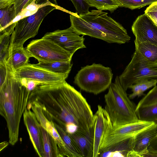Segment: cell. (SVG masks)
I'll use <instances>...</instances> for the list:
<instances>
[{
  "label": "cell",
  "instance_id": "cell-20",
  "mask_svg": "<svg viewBox=\"0 0 157 157\" xmlns=\"http://www.w3.org/2000/svg\"><path fill=\"white\" fill-rule=\"evenodd\" d=\"M30 56L23 46L10 44L9 57L7 63L15 71L28 63Z\"/></svg>",
  "mask_w": 157,
  "mask_h": 157
},
{
  "label": "cell",
  "instance_id": "cell-22",
  "mask_svg": "<svg viewBox=\"0 0 157 157\" xmlns=\"http://www.w3.org/2000/svg\"><path fill=\"white\" fill-rule=\"evenodd\" d=\"M61 138L64 142L68 157H83L82 152L77 144L71 135L67 132L58 124L54 122Z\"/></svg>",
  "mask_w": 157,
  "mask_h": 157
},
{
  "label": "cell",
  "instance_id": "cell-30",
  "mask_svg": "<svg viewBox=\"0 0 157 157\" xmlns=\"http://www.w3.org/2000/svg\"><path fill=\"white\" fill-rule=\"evenodd\" d=\"M71 1L77 14H84L88 12L90 7L85 0H70Z\"/></svg>",
  "mask_w": 157,
  "mask_h": 157
},
{
  "label": "cell",
  "instance_id": "cell-14",
  "mask_svg": "<svg viewBox=\"0 0 157 157\" xmlns=\"http://www.w3.org/2000/svg\"><path fill=\"white\" fill-rule=\"evenodd\" d=\"M27 107L32 109L40 125L56 140L63 157L67 156L65 144L56 128L53 121L46 115L40 104L35 101H28Z\"/></svg>",
  "mask_w": 157,
  "mask_h": 157
},
{
  "label": "cell",
  "instance_id": "cell-7",
  "mask_svg": "<svg viewBox=\"0 0 157 157\" xmlns=\"http://www.w3.org/2000/svg\"><path fill=\"white\" fill-rule=\"evenodd\" d=\"M38 62L71 61L73 55L50 40L42 37L31 41L25 48Z\"/></svg>",
  "mask_w": 157,
  "mask_h": 157
},
{
  "label": "cell",
  "instance_id": "cell-28",
  "mask_svg": "<svg viewBox=\"0 0 157 157\" xmlns=\"http://www.w3.org/2000/svg\"><path fill=\"white\" fill-rule=\"evenodd\" d=\"M11 35L3 34L0 36V63L6 64L8 60Z\"/></svg>",
  "mask_w": 157,
  "mask_h": 157
},
{
  "label": "cell",
  "instance_id": "cell-38",
  "mask_svg": "<svg viewBox=\"0 0 157 157\" xmlns=\"http://www.w3.org/2000/svg\"><path fill=\"white\" fill-rule=\"evenodd\" d=\"M156 124H157V121H156Z\"/></svg>",
  "mask_w": 157,
  "mask_h": 157
},
{
  "label": "cell",
  "instance_id": "cell-21",
  "mask_svg": "<svg viewBox=\"0 0 157 157\" xmlns=\"http://www.w3.org/2000/svg\"><path fill=\"white\" fill-rule=\"evenodd\" d=\"M131 151L129 138L101 149L99 157H127Z\"/></svg>",
  "mask_w": 157,
  "mask_h": 157
},
{
  "label": "cell",
  "instance_id": "cell-33",
  "mask_svg": "<svg viewBox=\"0 0 157 157\" xmlns=\"http://www.w3.org/2000/svg\"><path fill=\"white\" fill-rule=\"evenodd\" d=\"M20 79L22 84L30 92L34 90L38 86L41 85L39 82L37 81L26 78Z\"/></svg>",
  "mask_w": 157,
  "mask_h": 157
},
{
  "label": "cell",
  "instance_id": "cell-8",
  "mask_svg": "<svg viewBox=\"0 0 157 157\" xmlns=\"http://www.w3.org/2000/svg\"><path fill=\"white\" fill-rule=\"evenodd\" d=\"M119 78L121 85L126 91L140 80L157 81V64L149 65L132 57Z\"/></svg>",
  "mask_w": 157,
  "mask_h": 157
},
{
  "label": "cell",
  "instance_id": "cell-24",
  "mask_svg": "<svg viewBox=\"0 0 157 157\" xmlns=\"http://www.w3.org/2000/svg\"><path fill=\"white\" fill-rule=\"evenodd\" d=\"M71 61L39 62L34 64L56 74L68 75L72 66Z\"/></svg>",
  "mask_w": 157,
  "mask_h": 157
},
{
  "label": "cell",
  "instance_id": "cell-19",
  "mask_svg": "<svg viewBox=\"0 0 157 157\" xmlns=\"http://www.w3.org/2000/svg\"><path fill=\"white\" fill-rule=\"evenodd\" d=\"M13 4L0 9V34L11 35L13 32L17 22L11 24L16 17Z\"/></svg>",
  "mask_w": 157,
  "mask_h": 157
},
{
  "label": "cell",
  "instance_id": "cell-9",
  "mask_svg": "<svg viewBox=\"0 0 157 157\" xmlns=\"http://www.w3.org/2000/svg\"><path fill=\"white\" fill-rule=\"evenodd\" d=\"M156 124L153 121L139 120L136 122L109 128L102 140L101 150L131 138Z\"/></svg>",
  "mask_w": 157,
  "mask_h": 157
},
{
  "label": "cell",
  "instance_id": "cell-12",
  "mask_svg": "<svg viewBox=\"0 0 157 157\" xmlns=\"http://www.w3.org/2000/svg\"><path fill=\"white\" fill-rule=\"evenodd\" d=\"M135 42H145L157 46V28L145 13L136 18L132 26Z\"/></svg>",
  "mask_w": 157,
  "mask_h": 157
},
{
  "label": "cell",
  "instance_id": "cell-1",
  "mask_svg": "<svg viewBox=\"0 0 157 157\" xmlns=\"http://www.w3.org/2000/svg\"><path fill=\"white\" fill-rule=\"evenodd\" d=\"M54 122L70 134L93 135L94 115L81 93L66 81L37 86L31 93Z\"/></svg>",
  "mask_w": 157,
  "mask_h": 157
},
{
  "label": "cell",
  "instance_id": "cell-29",
  "mask_svg": "<svg viewBox=\"0 0 157 157\" xmlns=\"http://www.w3.org/2000/svg\"><path fill=\"white\" fill-rule=\"evenodd\" d=\"M119 7L134 10L149 5L157 0H116Z\"/></svg>",
  "mask_w": 157,
  "mask_h": 157
},
{
  "label": "cell",
  "instance_id": "cell-6",
  "mask_svg": "<svg viewBox=\"0 0 157 157\" xmlns=\"http://www.w3.org/2000/svg\"><path fill=\"white\" fill-rule=\"evenodd\" d=\"M55 9L64 11L58 5H48L40 8L35 14L17 21L11 35V44L23 46L26 40L37 34L44 19Z\"/></svg>",
  "mask_w": 157,
  "mask_h": 157
},
{
  "label": "cell",
  "instance_id": "cell-13",
  "mask_svg": "<svg viewBox=\"0 0 157 157\" xmlns=\"http://www.w3.org/2000/svg\"><path fill=\"white\" fill-rule=\"evenodd\" d=\"M112 126L109 115L104 108L98 105L94 115L93 157H99L103 137L108 129Z\"/></svg>",
  "mask_w": 157,
  "mask_h": 157
},
{
  "label": "cell",
  "instance_id": "cell-23",
  "mask_svg": "<svg viewBox=\"0 0 157 157\" xmlns=\"http://www.w3.org/2000/svg\"><path fill=\"white\" fill-rule=\"evenodd\" d=\"M41 129L44 151L43 157H63L56 140L41 126Z\"/></svg>",
  "mask_w": 157,
  "mask_h": 157
},
{
  "label": "cell",
  "instance_id": "cell-31",
  "mask_svg": "<svg viewBox=\"0 0 157 157\" xmlns=\"http://www.w3.org/2000/svg\"><path fill=\"white\" fill-rule=\"evenodd\" d=\"M144 12L157 28V1L149 5Z\"/></svg>",
  "mask_w": 157,
  "mask_h": 157
},
{
  "label": "cell",
  "instance_id": "cell-37",
  "mask_svg": "<svg viewBox=\"0 0 157 157\" xmlns=\"http://www.w3.org/2000/svg\"><path fill=\"white\" fill-rule=\"evenodd\" d=\"M9 142L7 141H4L1 143L0 144V151H1L2 150L6 147L9 144Z\"/></svg>",
  "mask_w": 157,
  "mask_h": 157
},
{
  "label": "cell",
  "instance_id": "cell-25",
  "mask_svg": "<svg viewBox=\"0 0 157 157\" xmlns=\"http://www.w3.org/2000/svg\"><path fill=\"white\" fill-rule=\"evenodd\" d=\"M70 134L79 147L83 157H93V135L86 136L77 133Z\"/></svg>",
  "mask_w": 157,
  "mask_h": 157
},
{
  "label": "cell",
  "instance_id": "cell-16",
  "mask_svg": "<svg viewBox=\"0 0 157 157\" xmlns=\"http://www.w3.org/2000/svg\"><path fill=\"white\" fill-rule=\"evenodd\" d=\"M24 124L34 148L40 157L44 156V148L41 125L36 117L29 108L26 107L23 114Z\"/></svg>",
  "mask_w": 157,
  "mask_h": 157
},
{
  "label": "cell",
  "instance_id": "cell-10",
  "mask_svg": "<svg viewBox=\"0 0 157 157\" xmlns=\"http://www.w3.org/2000/svg\"><path fill=\"white\" fill-rule=\"evenodd\" d=\"M83 36H80L70 27L65 29L47 33L42 37L52 41L73 55L78 50L86 48Z\"/></svg>",
  "mask_w": 157,
  "mask_h": 157
},
{
  "label": "cell",
  "instance_id": "cell-4",
  "mask_svg": "<svg viewBox=\"0 0 157 157\" xmlns=\"http://www.w3.org/2000/svg\"><path fill=\"white\" fill-rule=\"evenodd\" d=\"M104 96L105 109L113 126H118L139 120L136 112V106L128 97L117 76Z\"/></svg>",
  "mask_w": 157,
  "mask_h": 157
},
{
  "label": "cell",
  "instance_id": "cell-5",
  "mask_svg": "<svg viewBox=\"0 0 157 157\" xmlns=\"http://www.w3.org/2000/svg\"><path fill=\"white\" fill-rule=\"evenodd\" d=\"M113 75L110 68L94 63L81 67L75 77L74 82L81 90L98 94L109 88Z\"/></svg>",
  "mask_w": 157,
  "mask_h": 157
},
{
  "label": "cell",
  "instance_id": "cell-11",
  "mask_svg": "<svg viewBox=\"0 0 157 157\" xmlns=\"http://www.w3.org/2000/svg\"><path fill=\"white\" fill-rule=\"evenodd\" d=\"M20 79L26 78L39 82L42 84L60 83L65 81L68 75L56 74L45 69L28 63L15 71Z\"/></svg>",
  "mask_w": 157,
  "mask_h": 157
},
{
  "label": "cell",
  "instance_id": "cell-27",
  "mask_svg": "<svg viewBox=\"0 0 157 157\" xmlns=\"http://www.w3.org/2000/svg\"><path fill=\"white\" fill-rule=\"evenodd\" d=\"M90 6L99 10H108L113 13L119 6L116 0H85Z\"/></svg>",
  "mask_w": 157,
  "mask_h": 157
},
{
  "label": "cell",
  "instance_id": "cell-36",
  "mask_svg": "<svg viewBox=\"0 0 157 157\" xmlns=\"http://www.w3.org/2000/svg\"><path fill=\"white\" fill-rule=\"evenodd\" d=\"M14 0H0V9L13 4Z\"/></svg>",
  "mask_w": 157,
  "mask_h": 157
},
{
  "label": "cell",
  "instance_id": "cell-35",
  "mask_svg": "<svg viewBox=\"0 0 157 157\" xmlns=\"http://www.w3.org/2000/svg\"><path fill=\"white\" fill-rule=\"evenodd\" d=\"M7 72L6 64L0 63V86L4 83L6 77Z\"/></svg>",
  "mask_w": 157,
  "mask_h": 157
},
{
  "label": "cell",
  "instance_id": "cell-17",
  "mask_svg": "<svg viewBox=\"0 0 157 157\" xmlns=\"http://www.w3.org/2000/svg\"><path fill=\"white\" fill-rule=\"evenodd\" d=\"M136 112L139 120L153 121L157 120V86L151 90L139 102Z\"/></svg>",
  "mask_w": 157,
  "mask_h": 157
},
{
  "label": "cell",
  "instance_id": "cell-3",
  "mask_svg": "<svg viewBox=\"0 0 157 157\" xmlns=\"http://www.w3.org/2000/svg\"><path fill=\"white\" fill-rule=\"evenodd\" d=\"M70 27L80 35L119 44H125L130 40L123 26L102 11L92 10L78 16L70 14Z\"/></svg>",
  "mask_w": 157,
  "mask_h": 157
},
{
  "label": "cell",
  "instance_id": "cell-2",
  "mask_svg": "<svg viewBox=\"0 0 157 157\" xmlns=\"http://www.w3.org/2000/svg\"><path fill=\"white\" fill-rule=\"evenodd\" d=\"M6 65V77L0 86V114L6 122L9 143L13 145L18 141L21 120L30 92L16 76L11 65Z\"/></svg>",
  "mask_w": 157,
  "mask_h": 157
},
{
  "label": "cell",
  "instance_id": "cell-15",
  "mask_svg": "<svg viewBox=\"0 0 157 157\" xmlns=\"http://www.w3.org/2000/svg\"><path fill=\"white\" fill-rule=\"evenodd\" d=\"M157 135V124L129 138L131 151L127 157H144L148 153V148L151 140Z\"/></svg>",
  "mask_w": 157,
  "mask_h": 157
},
{
  "label": "cell",
  "instance_id": "cell-26",
  "mask_svg": "<svg viewBox=\"0 0 157 157\" xmlns=\"http://www.w3.org/2000/svg\"><path fill=\"white\" fill-rule=\"evenodd\" d=\"M157 81L142 79L131 86L129 88L132 89V93L129 95L130 99H133L136 96L140 97L144 95V93L150 88L156 86Z\"/></svg>",
  "mask_w": 157,
  "mask_h": 157
},
{
  "label": "cell",
  "instance_id": "cell-32",
  "mask_svg": "<svg viewBox=\"0 0 157 157\" xmlns=\"http://www.w3.org/2000/svg\"><path fill=\"white\" fill-rule=\"evenodd\" d=\"M33 0H14V5L16 16Z\"/></svg>",
  "mask_w": 157,
  "mask_h": 157
},
{
  "label": "cell",
  "instance_id": "cell-34",
  "mask_svg": "<svg viewBox=\"0 0 157 157\" xmlns=\"http://www.w3.org/2000/svg\"><path fill=\"white\" fill-rule=\"evenodd\" d=\"M148 150L149 153L157 156V135L150 142Z\"/></svg>",
  "mask_w": 157,
  "mask_h": 157
},
{
  "label": "cell",
  "instance_id": "cell-18",
  "mask_svg": "<svg viewBox=\"0 0 157 157\" xmlns=\"http://www.w3.org/2000/svg\"><path fill=\"white\" fill-rule=\"evenodd\" d=\"M135 51L132 57L149 65L157 64V46L145 42H135Z\"/></svg>",
  "mask_w": 157,
  "mask_h": 157
}]
</instances>
